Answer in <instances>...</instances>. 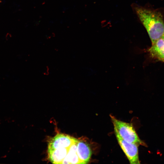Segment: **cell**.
Returning <instances> with one entry per match:
<instances>
[{
    "label": "cell",
    "mask_w": 164,
    "mask_h": 164,
    "mask_svg": "<svg viewBox=\"0 0 164 164\" xmlns=\"http://www.w3.org/2000/svg\"><path fill=\"white\" fill-rule=\"evenodd\" d=\"M118 142L130 164L140 163L138 154V145L135 143L127 142L122 139L114 132Z\"/></svg>",
    "instance_id": "3"
},
{
    "label": "cell",
    "mask_w": 164,
    "mask_h": 164,
    "mask_svg": "<svg viewBox=\"0 0 164 164\" xmlns=\"http://www.w3.org/2000/svg\"><path fill=\"white\" fill-rule=\"evenodd\" d=\"M147 51L152 58L164 62V39L162 38L158 39Z\"/></svg>",
    "instance_id": "5"
},
{
    "label": "cell",
    "mask_w": 164,
    "mask_h": 164,
    "mask_svg": "<svg viewBox=\"0 0 164 164\" xmlns=\"http://www.w3.org/2000/svg\"><path fill=\"white\" fill-rule=\"evenodd\" d=\"M78 155L82 164H86L90 161L92 152L87 143L79 140L77 145Z\"/></svg>",
    "instance_id": "7"
},
{
    "label": "cell",
    "mask_w": 164,
    "mask_h": 164,
    "mask_svg": "<svg viewBox=\"0 0 164 164\" xmlns=\"http://www.w3.org/2000/svg\"><path fill=\"white\" fill-rule=\"evenodd\" d=\"M79 140L77 139L71 145L62 164H82L78 155L77 145Z\"/></svg>",
    "instance_id": "6"
},
{
    "label": "cell",
    "mask_w": 164,
    "mask_h": 164,
    "mask_svg": "<svg viewBox=\"0 0 164 164\" xmlns=\"http://www.w3.org/2000/svg\"><path fill=\"white\" fill-rule=\"evenodd\" d=\"M114 132L125 141L144 145V143L139 138L132 124L126 123L111 116Z\"/></svg>",
    "instance_id": "2"
},
{
    "label": "cell",
    "mask_w": 164,
    "mask_h": 164,
    "mask_svg": "<svg viewBox=\"0 0 164 164\" xmlns=\"http://www.w3.org/2000/svg\"><path fill=\"white\" fill-rule=\"evenodd\" d=\"M77 139L69 135L58 134L51 138L48 145V150L71 145Z\"/></svg>",
    "instance_id": "4"
},
{
    "label": "cell",
    "mask_w": 164,
    "mask_h": 164,
    "mask_svg": "<svg viewBox=\"0 0 164 164\" xmlns=\"http://www.w3.org/2000/svg\"><path fill=\"white\" fill-rule=\"evenodd\" d=\"M141 22L146 29L152 45L164 34V22L159 12L134 4L132 6Z\"/></svg>",
    "instance_id": "1"
}]
</instances>
